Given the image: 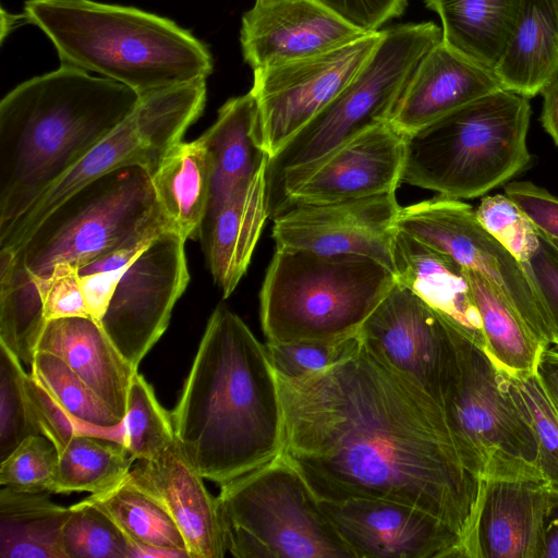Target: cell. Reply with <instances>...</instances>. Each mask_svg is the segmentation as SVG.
Listing matches in <instances>:
<instances>
[{"instance_id":"d4e9b609","label":"cell","mask_w":558,"mask_h":558,"mask_svg":"<svg viewBox=\"0 0 558 558\" xmlns=\"http://www.w3.org/2000/svg\"><path fill=\"white\" fill-rule=\"evenodd\" d=\"M393 262L399 284L483 345L480 317L461 264L399 230Z\"/></svg>"},{"instance_id":"b9f144b4","label":"cell","mask_w":558,"mask_h":558,"mask_svg":"<svg viewBox=\"0 0 558 558\" xmlns=\"http://www.w3.org/2000/svg\"><path fill=\"white\" fill-rule=\"evenodd\" d=\"M360 333L337 341L266 342L278 376L296 378L324 371L350 355L360 344Z\"/></svg>"},{"instance_id":"f546056e","label":"cell","mask_w":558,"mask_h":558,"mask_svg":"<svg viewBox=\"0 0 558 558\" xmlns=\"http://www.w3.org/2000/svg\"><path fill=\"white\" fill-rule=\"evenodd\" d=\"M464 268L481 322L484 350L509 376L533 375L546 347L489 280Z\"/></svg>"},{"instance_id":"11a10c76","label":"cell","mask_w":558,"mask_h":558,"mask_svg":"<svg viewBox=\"0 0 558 558\" xmlns=\"http://www.w3.org/2000/svg\"><path fill=\"white\" fill-rule=\"evenodd\" d=\"M279 0H255V4H267Z\"/></svg>"},{"instance_id":"836d02e7","label":"cell","mask_w":558,"mask_h":558,"mask_svg":"<svg viewBox=\"0 0 558 558\" xmlns=\"http://www.w3.org/2000/svg\"><path fill=\"white\" fill-rule=\"evenodd\" d=\"M134 461L120 441L76 434L59 453L52 493L106 492L126 477Z\"/></svg>"},{"instance_id":"484cf974","label":"cell","mask_w":558,"mask_h":558,"mask_svg":"<svg viewBox=\"0 0 558 558\" xmlns=\"http://www.w3.org/2000/svg\"><path fill=\"white\" fill-rule=\"evenodd\" d=\"M201 137L213 158L206 220L268 161L262 144L257 102L252 92L227 100L220 107L216 121Z\"/></svg>"},{"instance_id":"6da1fadb","label":"cell","mask_w":558,"mask_h":558,"mask_svg":"<svg viewBox=\"0 0 558 558\" xmlns=\"http://www.w3.org/2000/svg\"><path fill=\"white\" fill-rule=\"evenodd\" d=\"M277 377L281 456L318 500L418 508L463 538L468 558L482 481L464 466L445 412L429 395L362 339L324 371Z\"/></svg>"},{"instance_id":"3957f363","label":"cell","mask_w":558,"mask_h":558,"mask_svg":"<svg viewBox=\"0 0 558 558\" xmlns=\"http://www.w3.org/2000/svg\"><path fill=\"white\" fill-rule=\"evenodd\" d=\"M132 88L60 64L0 102V234L136 107Z\"/></svg>"},{"instance_id":"f907efd6","label":"cell","mask_w":558,"mask_h":558,"mask_svg":"<svg viewBox=\"0 0 558 558\" xmlns=\"http://www.w3.org/2000/svg\"><path fill=\"white\" fill-rule=\"evenodd\" d=\"M538 558H558V492H549L543 519Z\"/></svg>"},{"instance_id":"ab89813d","label":"cell","mask_w":558,"mask_h":558,"mask_svg":"<svg viewBox=\"0 0 558 558\" xmlns=\"http://www.w3.org/2000/svg\"><path fill=\"white\" fill-rule=\"evenodd\" d=\"M59 452L44 435L23 440L0 461V485L19 492L52 493Z\"/></svg>"},{"instance_id":"681fc988","label":"cell","mask_w":558,"mask_h":558,"mask_svg":"<svg viewBox=\"0 0 558 558\" xmlns=\"http://www.w3.org/2000/svg\"><path fill=\"white\" fill-rule=\"evenodd\" d=\"M539 385L558 411V348L546 347L539 354L535 373Z\"/></svg>"},{"instance_id":"ffe728a7","label":"cell","mask_w":558,"mask_h":558,"mask_svg":"<svg viewBox=\"0 0 558 558\" xmlns=\"http://www.w3.org/2000/svg\"><path fill=\"white\" fill-rule=\"evenodd\" d=\"M126 478L154 498L179 527L190 558H222L228 553L217 497L181 452L178 442L154 459L138 460Z\"/></svg>"},{"instance_id":"7bdbcfd3","label":"cell","mask_w":558,"mask_h":558,"mask_svg":"<svg viewBox=\"0 0 558 558\" xmlns=\"http://www.w3.org/2000/svg\"><path fill=\"white\" fill-rule=\"evenodd\" d=\"M151 240L108 252L78 268L87 308L99 325L118 281Z\"/></svg>"},{"instance_id":"d6986e66","label":"cell","mask_w":558,"mask_h":558,"mask_svg":"<svg viewBox=\"0 0 558 558\" xmlns=\"http://www.w3.org/2000/svg\"><path fill=\"white\" fill-rule=\"evenodd\" d=\"M364 34L318 0H279L254 3L243 14L240 41L256 70L324 53Z\"/></svg>"},{"instance_id":"9c48e42d","label":"cell","mask_w":558,"mask_h":558,"mask_svg":"<svg viewBox=\"0 0 558 558\" xmlns=\"http://www.w3.org/2000/svg\"><path fill=\"white\" fill-rule=\"evenodd\" d=\"M228 553L238 558H354L303 476L281 454L220 484Z\"/></svg>"},{"instance_id":"ee69618b","label":"cell","mask_w":558,"mask_h":558,"mask_svg":"<svg viewBox=\"0 0 558 558\" xmlns=\"http://www.w3.org/2000/svg\"><path fill=\"white\" fill-rule=\"evenodd\" d=\"M35 280L41 294L46 320L92 317L82 290L78 267L58 264L47 278Z\"/></svg>"},{"instance_id":"5b68a950","label":"cell","mask_w":558,"mask_h":558,"mask_svg":"<svg viewBox=\"0 0 558 558\" xmlns=\"http://www.w3.org/2000/svg\"><path fill=\"white\" fill-rule=\"evenodd\" d=\"M531 114L529 98L501 88L407 135L401 182L453 199L485 195L530 163Z\"/></svg>"},{"instance_id":"60d3db41","label":"cell","mask_w":558,"mask_h":558,"mask_svg":"<svg viewBox=\"0 0 558 558\" xmlns=\"http://www.w3.org/2000/svg\"><path fill=\"white\" fill-rule=\"evenodd\" d=\"M475 215L483 228L520 263L529 262L536 252L537 229L506 194L482 197Z\"/></svg>"},{"instance_id":"9f6ffc18","label":"cell","mask_w":558,"mask_h":558,"mask_svg":"<svg viewBox=\"0 0 558 558\" xmlns=\"http://www.w3.org/2000/svg\"><path fill=\"white\" fill-rule=\"evenodd\" d=\"M548 240L551 242V244L558 250V240H553V239H549Z\"/></svg>"},{"instance_id":"f35d334b","label":"cell","mask_w":558,"mask_h":558,"mask_svg":"<svg viewBox=\"0 0 558 558\" xmlns=\"http://www.w3.org/2000/svg\"><path fill=\"white\" fill-rule=\"evenodd\" d=\"M509 378L534 432L542 480L558 492V411L534 374Z\"/></svg>"},{"instance_id":"7a4b0ae2","label":"cell","mask_w":558,"mask_h":558,"mask_svg":"<svg viewBox=\"0 0 558 558\" xmlns=\"http://www.w3.org/2000/svg\"><path fill=\"white\" fill-rule=\"evenodd\" d=\"M178 446L222 484L279 457L283 410L266 345L226 305L210 315L175 408Z\"/></svg>"},{"instance_id":"cb8c5ba5","label":"cell","mask_w":558,"mask_h":558,"mask_svg":"<svg viewBox=\"0 0 558 558\" xmlns=\"http://www.w3.org/2000/svg\"><path fill=\"white\" fill-rule=\"evenodd\" d=\"M267 163L204 221L201 239L215 283L228 298L246 272L269 216Z\"/></svg>"},{"instance_id":"44dd1931","label":"cell","mask_w":558,"mask_h":558,"mask_svg":"<svg viewBox=\"0 0 558 558\" xmlns=\"http://www.w3.org/2000/svg\"><path fill=\"white\" fill-rule=\"evenodd\" d=\"M501 88L494 71L441 39L417 63L389 121L409 135Z\"/></svg>"},{"instance_id":"603a6c76","label":"cell","mask_w":558,"mask_h":558,"mask_svg":"<svg viewBox=\"0 0 558 558\" xmlns=\"http://www.w3.org/2000/svg\"><path fill=\"white\" fill-rule=\"evenodd\" d=\"M37 351L50 352L70 368L123 421L135 368L92 317L47 320Z\"/></svg>"},{"instance_id":"e575fe53","label":"cell","mask_w":558,"mask_h":558,"mask_svg":"<svg viewBox=\"0 0 558 558\" xmlns=\"http://www.w3.org/2000/svg\"><path fill=\"white\" fill-rule=\"evenodd\" d=\"M33 377L88 434L123 444L122 421L59 356L37 351Z\"/></svg>"},{"instance_id":"83f0119b","label":"cell","mask_w":558,"mask_h":558,"mask_svg":"<svg viewBox=\"0 0 558 558\" xmlns=\"http://www.w3.org/2000/svg\"><path fill=\"white\" fill-rule=\"evenodd\" d=\"M213 177V158L203 138L180 142L151 175L172 228L185 240L201 238Z\"/></svg>"},{"instance_id":"7402d4cb","label":"cell","mask_w":558,"mask_h":558,"mask_svg":"<svg viewBox=\"0 0 558 558\" xmlns=\"http://www.w3.org/2000/svg\"><path fill=\"white\" fill-rule=\"evenodd\" d=\"M549 492L543 480L482 481L468 558H538Z\"/></svg>"},{"instance_id":"f6af8a7d","label":"cell","mask_w":558,"mask_h":558,"mask_svg":"<svg viewBox=\"0 0 558 558\" xmlns=\"http://www.w3.org/2000/svg\"><path fill=\"white\" fill-rule=\"evenodd\" d=\"M25 390L34 422L41 435L47 437L60 453L76 434L87 430L70 416L49 392L26 374Z\"/></svg>"},{"instance_id":"ba28073f","label":"cell","mask_w":558,"mask_h":558,"mask_svg":"<svg viewBox=\"0 0 558 558\" xmlns=\"http://www.w3.org/2000/svg\"><path fill=\"white\" fill-rule=\"evenodd\" d=\"M166 230L173 228L158 201L151 174L141 166H128L71 193L12 253L34 278L45 279L58 264L80 268Z\"/></svg>"},{"instance_id":"1f68e13d","label":"cell","mask_w":558,"mask_h":558,"mask_svg":"<svg viewBox=\"0 0 558 558\" xmlns=\"http://www.w3.org/2000/svg\"><path fill=\"white\" fill-rule=\"evenodd\" d=\"M87 499L101 509L134 545L135 557L144 548H158L189 557L185 541L168 512L126 477L117 486Z\"/></svg>"},{"instance_id":"c3c4849f","label":"cell","mask_w":558,"mask_h":558,"mask_svg":"<svg viewBox=\"0 0 558 558\" xmlns=\"http://www.w3.org/2000/svg\"><path fill=\"white\" fill-rule=\"evenodd\" d=\"M363 32L381 29L401 15L407 0H318Z\"/></svg>"},{"instance_id":"e0dca14e","label":"cell","mask_w":558,"mask_h":558,"mask_svg":"<svg viewBox=\"0 0 558 558\" xmlns=\"http://www.w3.org/2000/svg\"><path fill=\"white\" fill-rule=\"evenodd\" d=\"M319 502L354 558H466L463 538L418 508L367 498Z\"/></svg>"},{"instance_id":"d6a6232c","label":"cell","mask_w":558,"mask_h":558,"mask_svg":"<svg viewBox=\"0 0 558 558\" xmlns=\"http://www.w3.org/2000/svg\"><path fill=\"white\" fill-rule=\"evenodd\" d=\"M47 320L35 278L0 250V343L32 365Z\"/></svg>"},{"instance_id":"d590c367","label":"cell","mask_w":558,"mask_h":558,"mask_svg":"<svg viewBox=\"0 0 558 558\" xmlns=\"http://www.w3.org/2000/svg\"><path fill=\"white\" fill-rule=\"evenodd\" d=\"M122 425L123 445L137 461L154 459L177 442L170 412L138 372L132 379Z\"/></svg>"},{"instance_id":"9a60e30c","label":"cell","mask_w":558,"mask_h":558,"mask_svg":"<svg viewBox=\"0 0 558 558\" xmlns=\"http://www.w3.org/2000/svg\"><path fill=\"white\" fill-rule=\"evenodd\" d=\"M396 192L331 203L288 204L274 216L276 247L371 257L395 274Z\"/></svg>"},{"instance_id":"277c9868","label":"cell","mask_w":558,"mask_h":558,"mask_svg":"<svg viewBox=\"0 0 558 558\" xmlns=\"http://www.w3.org/2000/svg\"><path fill=\"white\" fill-rule=\"evenodd\" d=\"M25 23L51 41L61 64L119 82L140 96L214 70L208 47L167 17L94 0H26Z\"/></svg>"},{"instance_id":"52a82bcc","label":"cell","mask_w":558,"mask_h":558,"mask_svg":"<svg viewBox=\"0 0 558 558\" xmlns=\"http://www.w3.org/2000/svg\"><path fill=\"white\" fill-rule=\"evenodd\" d=\"M441 408L475 477L542 480L534 432L508 374L453 324Z\"/></svg>"},{"instance_id":"30bf717a","label":"cell","mask_w":558,"mask_h":558,"mask_svg":"<svg viewBox=\"0 0 558 558\" xmlns=\"http://www.w3.org/2000/svg\"><path fill=\"white\" fill-rule=\"evenodd\" d=\"M441 39V28L433 22L383 28L379 44L352 81L268 159V198L287 178L389 121L417 63Z\"/></svg>"},{"instance_id":"816d5d0a","label":"cell","mask_w":558,"mask_h":558,"mask_svg":"<svg viewBox=\"0 0 558 558\" xmlns=\"http://www.w3.org/2000/svg\"><path fill=\"white\" fill-rule=\"evenodd\" d=\"M542 125L558 146V75L543 90Z\"/></svg>"},{"instance_id":"5bb4252c","label":"cell","mask_w":558,"mask_h":558,"mask_svg":"<svg viewBox=\"0 0 558 558\" xmlns=\"http://www.w3.org/2000/svg\"><path fill=\"white\" fill-rule=\"evenodd\" d=\"M185 241L174 230L153 239L118 281L100 320L112 343L137 369L166 331L189 283Z\"/></svg>"},{"instance_id":"8d00e7d4","label":"cell","mask_w":558,"mask_h":558,"mask_svg":"<svg viewBox=\"0 0 558 558\" xmlns=\"http://www.w3.org/2000/svg\"><path fill=\"white\" fill-rule=\"evenodd\" d=\"M62 548L65 558H135L134 545L87 498L70 507Z\"/></svg>"},{"instance_id":"74e56055","label":"cell","mask_w":558,"mask_h":558,"mask_svg":"<svg viewBox=\"0 0 558 558\" xmlns=\"http://www.w3.org/2000/svg\"><path fill=\"white\" fill-rule=\"evenodd\" d=\"M21 363L0 343V461L26 438L41 435L31 412Z\"/></svg>"},{"instance_id":"4316f807","label":"cell","mask_w":558,"mask_h":558,"mask_svg":"<svg viewBox=\"0 0 558 558\" xmlns=\"http://www.w3.org/2000/svg\"><path fill=\"white\" fill-rule=\"evenodd\" d=\"M494 73L504 89L526 98L558 75V20L547 0H522Z\"/></svg>"},{"instance_id":"8992f818","label":"cell","mask_w":558,"mask_h":558,"mask_svg":"<svg viewBox=\"0 0 558 558\" xmlns=\"http://www.w3.org/2000/svg\"><path fill=\"white\" fill-rule=\"evenodd\" d=\"M395 283L367 256L276 247L259 293L263 332L274 343L355 336Z\"/></svg>"},{"instance_id":"7dc6e473","label":"cell","mask_w":558,"mask_h":558,"mask_svg":"<svg viewBox=\"0 0 558 558\" xmlns=\"http://www.w3.org/2000/svg\"><path fill=\"white\" fill-rule=\"evenodd\" d=\"M505 194L529 217L537 231L558 240V197L530 181H512Z\"/></svg>"},{"instance_id":"bcb514c9","label":"cell","mask_w":558,"mask_h":558,"mask_svg":"<svg viewBox=\"0 0 558 558\" xmlns=\"http://www.w3.org/2000/svg\"><path fill=\"white\" fill-rule=\"evenodd\" d=\"M538 236L536 252L523 266L542 301L551 344L558 348V250L539 231Z\"/></svg>"},{"instance_id":"8fae6325","label":"cell","mask_w":558,"mask_h":558,"mask_svg":"<svg viewBox=\"0 0 558 558\" xmlns=\"http://www.w3.org/2000/svg\"><path fill=\"white\" fill-rule=\"evenodd\" d=\"M206 98V81L141 96L134 110L107 137L0 234V250H15L64 198L109 171L141 166L153 175L201 117Z\"/></svg>"},{"instance_id":"4fadbf2b","label":"cell","mask_w":558,"mask_h":558,"mask_svg":"<svg viewBox=\"0 0 558 558\" xmlns=\"http://www.w3.org/2000/svg\"><path fill=\"white\" fill-rule=\"evenodd\" d=\"M383 29L308 58L253 70L262 144L271 158L328 106L367 62Z\"/></svg>"},{"instance_id":"4dcf8cb0","label":"cell","mask_w":558,"mask_h":558,"mask_svg":"<svg viewBox=\"0 0 558 558\" xmlns=\"http://www.w3.org/2000/svg\"><path fill=\"white\" fill-rule=\"evenodd\" d=\"M49 494L0 489L1 558H65L62 532L70 507Z\"/></svg>"},{"instance_id":"7c38bea8","label":"cell","mask_w":558,"mask_h":558,"mask_svg":"<svg viewBox=\"0 0 558 558\" xmlns=\"http://www.w3.org/2000/svg\"><path fill=\"white\" fill-rule=\"evenodd\" d=\"M397 229L484 276L538 340L551 344L542 301L523 264L483 228L471 205L438 196L401 207Z\"/></svg>"},{"instance_id":"2e32d148","label":"cell","mask_w":558,"mask_h":558,"mask_svg":"<svg viewBox=\"0 0 558 558\" xmlns=\"http://www.w3.org/2000/svg\"><path fill=\"white\" fill-rule=\"evenodd\" d=\"M405 138L390 121L375 125L283 180L268 199L269 215L288 204L331 203L396 192L401 183Z\"/></svg>"},{"instance_id":"ac0fdd59","label":"cell","mask_w":558,"mask_h":558,"mask_svg":"<svg viewBox=\"0 0 558 558\" xmlns=\"http://www.w3.org/2000/svg\"><path fill=\"white\" fill-rule=\"evenodd\" d=\"M452 324L397 281L360 329L363 343L441 407Z\"/></svg>"},{"instance_id":"db71d44e","label":"cell","mask_w":558,"mask_h":558,"mask_svg":"<svg viewBox=\"0 0 558 558\" xmlns=\"http://www.w3.org/2000/svg\"><path fill=\"white\" fill-rule=\"evenodd\" d=\"M554 9V12L558 20V0H547Z\"/></svg>"},{"instance_id":"f5cc1de1","label":"cell","mask_w":558,"mask_h":558,"mask_svg":"<svg viewBox=\"0 0 558 558\" xmlns=\"http://www.w3.org/2000/svg\"><path fill=\"white\" fill-rule=\"evenodd\" d=\"M20 21L24 22L23 14L14 15L7 12L4 8H1V43H3L4 37L19 25Z\"/></svg>"},{"instance_id":"f1b7e54d","label":"cell","mask_w":558,"mask_h":558,"mask_svg":"<svg viewBox=\"0 0 558 558\" xmlns=\"http://www.w3.org/2000/svg\"><path fill=\"white\" fill-rule=\"evenodd\" d=\"M522 0H426L441 21L442 41L494 71L517 22Z\"/></svg>"}]
</instances>
